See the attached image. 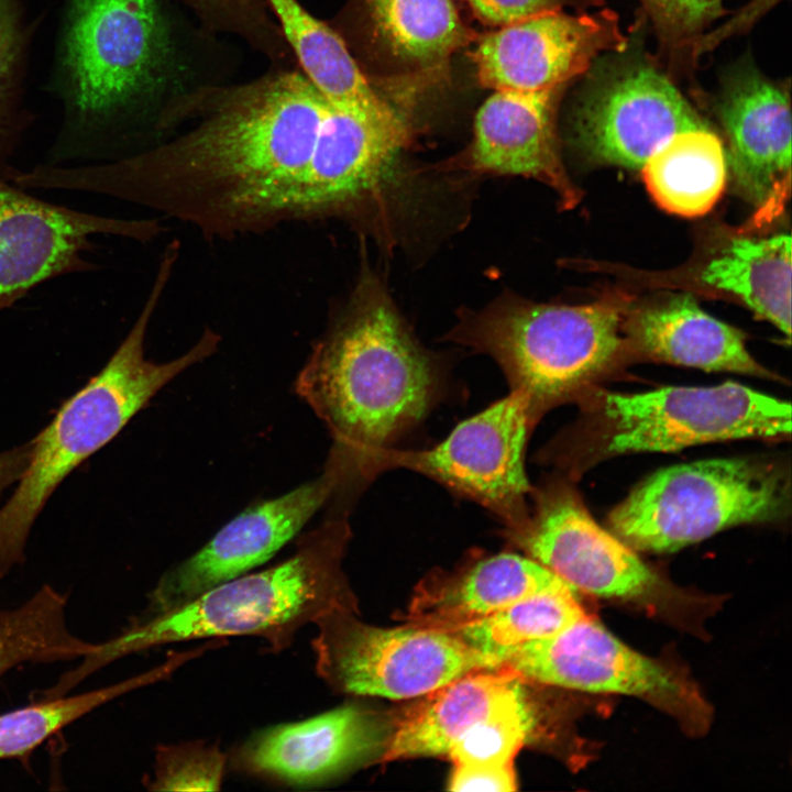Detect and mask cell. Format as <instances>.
Listing matches in <instances>:
<instances>
[{"instance_id": "obj_1", "label": "cell", "mask_w": 792, "mask_h": 792, "mask_svg": "<svg viewBox=\"0 0 792 792\" xmlns=\"http://www.w3.org/2000/svg\"><path fill=\"white\" fill-rule=\"evenodd\" d=\"M327 103L299 73L229 88L186 132L92 166L90 187L209 241L351 215V190L323 133Z\"/></svg>"}, {"instance_id": "obj_2", "label": "cell", "mask_w": 792, "mask_h": 792, "mask_svg": "<svg viewBox=\"0 0 792 792\" xmlns=\"http://www.w3.org/2000/svg\"><path fill=\"white\" fill-rule=\"evenodd\" d=\"M438 372L371 277L314 344L295 389L324 422L354 486L377 454L428 413Z\"/></svg>"}, {"instance_id": "obj_3", "label": "cell", "mask_w": 792, "mask_h": 792, "mask_svg": "<svg viewBox=\"0 0 792 792\" xmlns=\"http://www.w3.org/2000/svg\"><path fill=\"white\" fill-rule=\"evenodd\" d=\"M168 55L157 0H64L51 79L64 117L46 164L138 152L140 121Z\"/></svg>"}, {"instance_id": "obj_4", "label": "cell", "mask_w": 792, "mask_h": 792, "mask_svg": "<svg viewBox=\"0 0 792 792\" xmlns=\"http://www.w3.org/2000/svg\"><path fill=\"white\" fill-rule=\"evenodd\" d=\"M351 538L346 509H334L305 534L295 552L266 570L220 583L168 612L134 617L116 637L99 642L66 672L77 685L102 667L131 653L200 638L253 636L266 650L280 652L308 623L333 609L358 612L356 598L342 570Z\"/></svg>"}, {"instance_id": "obj_5", "label": "cell", "mask_w": 792, "mask_h": 792, "mask_svg": "<svg viewBox=\"0 0 792 792\" xmlns=\"http://www.w3.org/2000/svg\"><path fill=\"white\" fill-rule=\"evenodd\" d=\"M173 270L170 260H161L151 293L127 337L100 372L32 439L30 461L0 508V581L24 562L32 526L58 485L108 444L167 383L217 351L220 336L206 328L188 351L172 361L156 363L145 358L146 331Z\"/></svg>"}, {"instance_id": "obj_6", "label": "cell", "mask_w": 792, "mask_h": 792, "mask_svg": "<svg viewBox=\"0 0 792 792\" xmlns=\"http://www.w3.org/2000/svg\"><path fill=\"white\" fill-rule=\"evenodd\" d=\"M623 300L536 304L508 296L465 312L449 339L490 355L525 400L534 425L546 409L605 371L623 345Z\"/></svg>"}, {"instance_id": "obj_7", "label": "cell", "mask_w": 792, "mask_h": 792, "mask_svg": "<svg viewBox=\"0 0 792 792\" xmlns=\"http://www.w3.org/2000/svg\"><path fill=\"white\" fill-rule=\"evenodd\" d=\"M783 468L752 459H712L661 469L609 515L615 536L639 551L680 550L736 525L790 509Z\"/></svg>"}, {"instance_id": "obj_8", "label": "cell", "mask_w": 792, "mask_h": 792, "mask_svg": "<svg viewBox=\"0 0 792 792\" xmlns=\"http://www.w3.org/2000/svg\"><path fill=\"white\" fill-rule=\"evenodd\" d=\"M601 450L606 455L671 452L714 441L790 436L789 402L726 382L605 393Z\"/></svg>"}, {"instance_id": "obj_9", "label": "cell", "mask_w": 792, "mask_h": 792, "mask_svg": "<svg viewBox=\"0 0 792 792\" xmlns=\"http://www.w3.org/2000/svg\"><path fill=\"white\" fill-rule=\"evenodd\" d=\"M356 615L333 609L314 622L318 627L311 641L316 671L337 691L410 698L486 669L452 632L411 624L380 628Z\"/></svg>"}, {"instance_id": "obj_10", "label": "cell", "mask_w": 792, "mask_h": 792, "mask_svg": "<svg viewBox=\"0 0 792 792\" xmlns=\"http://www.w3.org/2000/svg\"><path fill=\"white\" fill-rule=\"evenodd\" d=\"M627 47L587 70L569 135L590 162L640 169L672 135L711 127L662 70Z\"/></svg>"}, {"instance_id": "obj_11", "label": "cell", "mask_w": 792, "mask_h": 792, "mask_svg": "<svg viewBox=\"0 0 792 792\" xmlns=\"http://www.w3.org/2000/svg\"><path fill=\"white\" fill-rule=\"evenodd\" d=\"M532 427L525 400L510 392L428 450H382L370 476L391 469L422 474L487 508L503 520L506 530H513L529 512L527 497L532 488L524 457Z\"/></svg>"}, {"instance_id": "obj_12", "label": "cell", "mask_w": 792, "mask_h": 792, "mask_svg": "<svg viewBox=\"0 0 792 792\" xmlns=\"http://www.w3.org/2000/svg\"><path fill=\"white\" fill-rule=\"evenodd\" d=\"M164 227L158 219H119L38 199L0 178V311L37 285L98 268L85 255L96 234L147 242Z\"/></svg>"}, {"instance_id": "obj_13", "label": "cell", "mask_w": 792, "mask_h": 792, "mask_svg": "<svg viewBox=\"0 0 792 792\" xmlns=\"http://www.w3.org/2000/svg\"><path fill=\"white\" fill-rule=\"evenodd\" d=\"M532 493L525 521L506 536L578 591L601 597L644 600L662 581L623 540L603 529L564 483Z\"/></svg>"}, {"instance_id": "obj_14", "label": "cell", "mask_w": 792, "mask_h": 792, "mask_svg": "<svg viewBox=\"0 0 792 792\" xmlns=\"http://www.w3.org/2000/svg\"><path fill=\"white\" fill-rule=\"evenodd\" d=\"M346 484L343 466L329 455L319 477L244 509L196 553L162 575L139 617L174 609L266 562Z\"/></svg>"}, {"instance_id": "obj_15", "label": "cell", "mask_w": 792, "mask_h": 792, "mask_svg": "<svg viewBox=\"0 0 792 792\" xmlns=\"http://www.w3.org/2000/svg\"><path fill=\"white\" fill-rule=\"evenodd\" d=\"M503 667L525 680L651 701L681 715H705L698 694L659 662L631 649L588 615L514 648Z\"/></svg>"}, {"instance_id": "obj_16", "label": "cell", "mask_w": 792, "mask_h": 792, "mask_svg": "<svg viewBox=\"0 0 792 792\" xmlns=\"http://www.w3.org/2000/svg\"><path fill=\"white\" fill-rule=\"evenodd\" d=\"M628 41L612 10L540 12L484 34L474 51L477 78L495 90L548 91L587 73L601 53Z\"/></svg>"}, {"instance_id": "obj_17", "label": "cell", "mask_w": 792, "mask_h": 792, "mask_svg": "<svg viewBox=\"0 0 792 792\" xmlns=\"http://www.w3.org/2000/svg\"><path fill=\"white\" fill-rule=\"evenodd\" d=\"M714 112L739 194L758 212L755 224L783 210L791 184L790 86L766 77L748 58L726 73Z\"/></svg>"}, {"instance_id": "obj_18", "label": "cell", "mask_w": 792, "mask_h": 792, "mask_svg": "<svg viewBox=\"0 0 792 792\" xmlns=\"http://www.w3.org/2000/svg\"><path fill=\"white\" fill-rule=\"evenodd\" d=\"M393 721L360 704H346L305 721L270 726L233 752L242 773L309 787L381 760Z\"/></svg>"}, {"instance_id": "obj_19", "label": "cell", "mask_w": 792, "mask_h": 792, "mask_svg": "<svg viewBox=\"0 0 792 792\" xmlns=\"http://www.w3.org/2000/svg\"><path fill=\"white\" fill-rule=\"evenodd\" d=\"M561 90H495L476 113L464 168L534 178L554 190L564 208L573 207L580 194L565 173L556 128Z\"/></svg>"}, {"instance_id": "obj_20", "label": "cell", "mask_w": 792, "mask_h": 792, "mask_svg": "<svg viewBox=\"0 0 792 792\" xmlns=\"http://www.w3.org/2000/svg\"><path fill=\"white\" fill-rule=\"evenodd\" d=\"M524 682L507 667L482 669L422 695L393 722L381 760L448 756L480 724L532 706Z\"/></svg>"}, {"instance_id": "obj_21", "label": "cell", "mask_w": 792, "mask_h": 792, "mask_svg": "<svg viewBox=\"0 0 792 792\" xmlns=\"http://www.w3.org/2000/svg\"><path fill=\"white\" fill-rule=\"evenodd\" d=\"M565 588L576 590L536 560L498 553L421 583L406 620L451 631L526 597Z\"/></svg>"}, {"instance_id": "obj_22", "label": "cell", "mask_w": 792, "mask_h": 792, "mask_svg": "<svg viewBox=\"0 0 792 792\" xmlns=\"http://www.w3.org/2000/svg\"><path fill=\"white\" fill-rule=\"evenodd\" d=\"M624 332L635 350L658 361L769 375L748 352L744 333L705 312L689 295L636 311L624 322Z\"/></svg>"}, {"instance_id": "obj_23", "label": "cell", "mask_w": 792, "mask_h": 792, "mask_svg": "<svg viewBox=\"0 0 792 792\" xmlns=\"http://www.w3.org/2000/svg\"><path fill=\"white\" fill-rule=\"evenodd\" d=\"M791 235L732 239L703 267L700 280L732 294L757 317L791 337Z\"/></svg>"}, {"instance_id": "obj_24", "label": "cell", "mask_w": 792, "mask_h": 792, "mask_svg": "<svg viewBox=\"0 0 792 792\" xmlns=\"http://www.w3.org/2000/svg\"><path fill=\"white\" fill-rule=\"evenodd\" d=\"M372 35L397 65L438 73L472 33L454 0H365Z\"/></svg>"}, {"instance_id": "obj_25", "label": "cell", "mask_w": 792, "mask_h": 792, "mask_svg": "<svg viewBox=\"0 0 792 792\" xmlns=\"http://www.w3.org/2000/svg\"><path fill=\"white\" fill-rule=\"evenodd\" d=\"M640 169L659 207L686 218L707 213L721 198L728 176L724 143L712 129L672 135Z\"/></svg>"}, {"instance_id": "obj_26", "label": "cell", "mask_w": 792, "mask_h": 792, "mask_svg": "<svg viewBox=\"0 0 792 792\" xmlns=\"http://www.w3.org/2000/svg\"><path fill=\"white\" fill-rule=\"evenodd\" d=\"M283 33L318 91L332 103L387 110L351 56L343 40L297 0H267Z\"/></svg>"}, {"instance_id": "obj_27", "label": "cell", "mask_w": 792, "mask_h": 792, "mask_svg": "<svg viewBox=\"0 0 792 792\" xmlns=\"http://www.w3.org/2000/svg\"><path fill=\"white\" fill-rule=\"evenodd\" d=\"M576 592L536 594L449 632L475 652L486 669L501 668L517 646L552 636L586 616Z\"/></svg>"}, {"instance_id": "obj_28", "label": "cell", "mask_w": 792, "mask_h": 792, "mask_svg": "<svg viewBox=\"0 0 792 792\" xmlns=\"http://www.w3.org/2000/svg\"><path fill=\"white\" fill-rule=\"evenodd\" d=\"M67 596L43 585L18 607L0 609V676L22 663L81 659L97 649L67 626Z\"/></svg>"}, {"instance_id": "obj_29", "label": "cell", "mask_w": 792, "mask_h": 792, "mask_svg": "<svg viewBox=\"0 0 792 792\" xmlns=\"http://www.w3.org/2000/svg\"><path fill=\"white\" fill-rule=\"evenodd\" d=\"M189 658L187 652L175 653L156 669L119 683L78 695L42 700L34 704L0 714V760L23 756L52 735L107 702L156 682Z\"/></svg>"}, {"instance_id": "obj_30", "label": "cell", "mask_w": 792, "mask_h": 792, "mask_svg": "<svg viewBox=\"0 0 792 792\" xmlns=\"http://www.w3.org/2000/svg\"><path fill=\"white\" fill-rule=\"evenodd\" d=\"M31 29L22 0H0V178L16 172L12 157L31 123L22 102Z\"/></svg>"}, {"instance_id": "obj_31", "label": "cell", "mask_w": 792, "mask_h": 792, "mask_svg": "<svg viewBox=\"0 0 792 792\" xmlns=\"http://www.w3.org/2000/svg\"><path fill=\"white\" fill-rule=\"evenodd\" d=\"M227 757L217 745L202 740L156 748L151 791H217L221 787Z\"/></svg>"}, {"instance_id": "obj_32", "label": "cell", "mask_w": 792, "mask_h": 792, "mask_svg": "<svg viewBox=\"0 0 792 792\" xmlns=\"http://www.w3.org/2000/svg\"><path fill=\"white\" fill-rule=\"evenodd\" d=\"M536 726L532 706L498 715L462 737L448 757L454 765H510Z\"/></svg>"}, {"instance_id": "obj_33", "label": "cell", "mask_w": 792, "mask_h": 792, "mask_svg": "<svg viewBox=\"0 0 792 792\" xmlns=\"http://www.w3.org/2000/svg\"><path fill=\"white\" fill-rule=\"evenodd\" d=\"M660 43L671 53H692L705 30L726 13L724 0H638Z\"/></svg>"}, {"instance_id": "obj_34", "label": "cell", "mask_w": 792, "mask_h": 792, "mask_svg": "<svg viewBox=\"0 0 792 792\" xmlns=\"http://www.w3.org/2000/svg\"><path fill=\"white\" fill-rule=\"evenodd\" d=\"M451 791L510 792L517 790L513 763L454 765L449 779Z\"/></svg>"}, {"instance_id": "obj_35", "label": "cell", "mask_w": 792, "mask_h": 792, "mask_svg": "<svg viewBox=\"0 0 792 792\" xmlns=\"http://www.w3.org/2000/svg\"><path fill=\"white\" fill-rule=\"evenodd\" d=\"M566 0H466L483 23L504 26L543 11L562 8Z\"/></svg>"}, {"instance_id": "obj_36", "label": "cell", "mask_w": 792, "mask_h": 792, "mask_svg": "<svg viewBox=\"0 0 792 792\" xmlns=\"http://www.w3.org/2000/svg\"><path fill=\"white\" fill-rule=\"evenodd\" d=\"M777 1L779 0L751 1L749 6L740 11V13L726 22L723 28H719L711 33H705L695 45L692 53V59H695L700 55L712 50L727 36L734 35L743 30H747L752 22L757 20V18H759L762 13H766V11L776 4Z\"/></svg>"}, {"instance_id": "obj_37", "label": "cell", "mask_w": 792, "mask_h": 792, "mask_svg": "<svg viewBox=\"0 0 792 792\" xmlns=\"http://www.w3.org/2000/svg\"><path fill=\"white\" fill-rule=\"evenodd\" d=\"M32 439L21 446L0 452V497L23 474L32 453Z\"/></svg>"}, {"instance_id": "obj_38", "label": "cell", "mask_w": 792, "mask_h": 792, "mask_svg": "<svg viewBox=\"0 0 792 792\" xmlns=\"http://www.w3.org/2000/svg\"><path fill=\"white\" fill-rule=\"evenodd\" d=\"M201 1H207V2L215 3V4L216 3L222 4V3H232L233 1H238V0H201Z\"/></svg>"}]
</instances>
